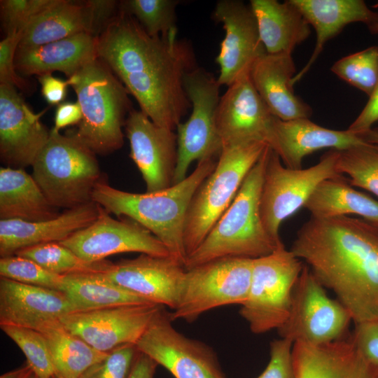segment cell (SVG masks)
<instances>
[{"mask_svg": "<svg viewBox=\"0 0 378 378\" xmlns=\"http://www.w3.org/2000/svg\"><path fill=\"white\" fill-rule=\"evenodd\" d=\"M316 32L314 49L302 69L292 80L294 85L309 71L326 43L337 36L347 25L364 24L372 34H378V12L363 0H292Z\"/></svg>", "mask_w": 378, "mask_h": 378, "instance_id": "cb8c5ba5", "label": "cell"}, {"mask_svg": "<svg viewBox=\"0 0 378 378\" xmlns=\"http://www.w3.org/2000/svg\"><path fill=\"white\" fill-rule=\"evenodd\" d=\"M296 68L290 53L265 52L253 64L251 80L271 113L281 120L309 118L312 107L293 90Z\"/></svg>", "mask_w": 378, "mask_h": 378, "instance_id": "d4e9b609", "label": "cell"}, {"mask_svg": "<svg viewBox=\"0 0 378 378\" xmlns=\"http://www.w3.org/2000/svg\"><path fill=\"white\" fill-rule=\"evenodd\" d=\"M82 119L80 104L76 102H62L57 105L55 114L53 130L59 132L61 129L78 125Z\"/></svg>", "mask_w": 378, "mask_h": 378, "instance_id": "7dc6e473", "label": "cell"}, {"mask_svg": "<svg viewBox=\"0 0 378 378\" xmlns=\"http://www.w3.org/2000/svg\"><path fill=\"white\" fill-rule=\"evenodd\" d=\"M349 337L363 356L378 363V321L356 323Z\"/></svg>", "mask_w": 378, "mask_h": 378, "instance_id": "ee69618b", "label": "cell"}, {"mask_svg": "<svg viewBox=\"0 0 378 378\" xmlns=\"http://www.w3.org/2000/svg\"><path fill=\"white\" fill-rule=\"evenodd\" d=\"M97 55L155 125L172 130L191 108L185 76L197 67L192 46L177 38L148 35L120 8L97 38Z\"/></svg>", "mask_w": 378, "mask_h": 378, "instance_id": "6da1fadb", "label": "cell"}, {"mask_svg": "<svg viewBox=\"0 0 378 378\" xmlns=\"http://www.w3.org/2000/svg\"><path fill=\"white\" fill-rule=\"evenodd\" d=\"M125 130L130 142V156L146 185L153 192L174 185L177 162V137L174 130L155 125L141 111L132 108Z\"/></svg>", "mask_w": 378, "mask_h": 378, "instance_id": "e0dca14e", "label": "cell"}, {"mask_svg": "<svg viewBox=\"0 0 378 378\" xmlns=\"http://www.w3.org/2000/svg\"><path fill=\"white\" fill-rule=\"evenodd\" d=\"M55 0H1V18L6 35L24 31L31 20Z\"/></svg>", "mask_w": 378, "mask_h": 378, "instance_id": "ab89813d", "label": "cell"}, {"mask_svg": "<svg viewBox=\"0 0 378 378\" xmlns=\"http://www.w3.org/2000/svg\"><path fill=\"white\" fill-rule=\"evenodd\" d=\"M330 70L370 97L378 83V45L340 58Z\"/></svg>", "mask_w": 378, "mask_h": 378, "instance_id": "d590c367", "label": "cell"}, {"mask_svg": "<svg viewBox=\"0 0 378 378\" xmlns=\"http://www.w3.org/2000/svg\"><path fill=\"white\" fill-rule=\"evenodd\" d=\"M92 26L88 1L55 0L25 28L18 47H35L80 33L91 34Z\"/></svg>", "mask_w": 378, "mask_h": 378, "instance_id": "f1b7e54d", "label": "cell"}, {"mask_svg": "<svg viewBox=\"0 0 378 378\" xmlns=\"http://www.w3.org/2000/svg\"><path fill=\"white\" fill-rule=\"evenodd\" d=\"M32 176L23 169L0 168V218L47 220L59 213Z\"/></svg>", "mask_w": 378, "mask_h": 378, "instance_id": "f546056e", "label": "cell"}, {"mask_svg": "<svg viewBox=\"0 0 378 378\" xmlns=\"http://www.w3.org/2000/svg\"><path fill=\"white\" fill-rule=\"evenodd\" d=\"M137 352L134 344L119 346L91 365L79 378H127Z\"/></svg>", "mask_w": 378, "mask_h": 378, "instance_id": "60d3db41", "label": "cell"}, {"mask_svg": "<svg viewBox=\"0 0 378 378\" xmlns=\"http://www.w3.org/2000/svg\"><path fill=\"white\" fill-rule=\"evenodd\" d=\"M30 378H40V377H38L36 375H35L34 374H33L32 376Z\"/></svg>", "mask_w": 378, "mask_h": 378, "instance_id": "f5cc1de1", "label": "cell"}, {"mask_svg": "<svg viewBox=\"0 0 378 378\" xmlns=\"http://www.w3.org/2000/svg\"><path fill=\"white\" fill-rule=\"evenodd\" d=\"M22 33L7 34L0 42V85L28 91L31 88L29 82L17 72L15 66V56Z\"/></svg>", "mask_w": 378, "mask_h": 378, "instance_id": "b9f144b4", "label": "cell"}, {"mask_svg": "<svg viewBox=\"0 0 378 378\" xmlns=\"http://www.w3.org/2000/svg\"><path fill=\"white\" fill-rule=\"evenodd\" d=\"M249 6L267 53L292 54L311 34V26L292 0H251Z\"/></svg>", "mask_w": 378, "mask_h": 378, "instance_id": "83f0119b", "label": "cell"}, {"mask_svg": "<svg viewBox=\"0 0 378 378\" xmlns=\"http://www.w3.org/2000/svg\"><path fill=\"white\" fill-rule=\"evenodd\" d=\"M216 163V158L199 161L184 180L153 192L123 191L102 179L94 189L92 202L109 214L130 218L143 225L164 244L172 258L184 266L187 253L183 234L188 209L194 194Z\"/></svg>", "mask_w": 378, "mask_h": 378, "instance_id": "3957f363", "label": "cell"}, {"mask_svg": "<svg viewBox=\"0 0 378 378\" xmlns=\"http://www.w3.org/2000/svg\"><path fill=\"white\" fill-rule=\"evenodd\" d=\"M293 343L284 338L270 343V359L257 378H295L293 362Z\"/></svg>", "mask_w": 378, "mask_h": 378, "instance_id": "7bdbcfd3", "label": "cell"}, {"mask_svg": "<svg viewBox=\"0 0 378 378\" xmlns=\"http://www.w3.org/2000/svg\"><path fill=\"white\" fill-rule=\"evenodd\" d=\"M96 153L72 133L50 130L48 141L32 164V176L55 208L73 209L92 202L104 179Z\"/></svg>", "mask_w": 378, "mask_h": 378, "instance_id": "8992f818", "label": "cell"}, {"mask_svg": "<svg viewBox=\"0 0 378 378\" xmlns=\"http://www.w3.org/2000/svg\"><path fill=\"white\" fill-rule=\"evenodd\" d=\"M38 331L46 342L56 374L65 377L79 378L108 354L94 349L66 330L59 321L47 324Z\"/></svg>", "mask_w": 378, "mask_h": 378, "instance_id": "d6a6232c", "label": "cell"}, {"mask_svg": "<svg viewBox=\"0 0 378 378\" xmlns=\"http://www.w3.org/2000/svg\"><path fill=\"white\" fill-rule=\"evenodd\" d=\"M336 168L340 174L348 176L351 186L378 197V146L367 144L339 150Z\"/></svg>", "mask_w": 378, "mask_h": 378, "instance_id": "e575fe53", "label": "cell"}, {"mask_svg": "<svg viewBox=\"0 0 378 378\" xmlns=\"http://www.w3.org/2000/svg\"><path fill=\"white\" fill-rule=\"evenodd\" d=\"M162 307L146 303L73 312L59 321L96 350L108 353L123 344H135Z\"/></svg>", "mask_w": 378, "mask_h": 378, "instance_id": "9a60e30c", "label": "cell"}, {"mask_svg": "<svg viewBox=\"0 0 378 378\" xmlns=\"http://www.w3.org/2000/svg\"><path fill=\"white\" fill-rule=\"evenodd\" d=\"M249 72L228 86L220 99L216 127L223 146L253 141L268 144L275 116L255 90Z\"/></svg>", "mask_w": 378, "mask_h": 378, "instance_id": "d6986e66", "label": "cell"}, {"mask_svg": "<svg viewBox=\"0 0 378 378\" xmlns=\"http://www.w3.org/2000/svg\"><path fill=\"white\" fill-rule=\"evenodd\" d=\"M15 255L30 259L45 270L62 276L80 272H102L110 262L103 260L86 262L59 242L29 246L18 251Z\"/></svg>", "mask_w": 378, "mask_h": 378, "instance_id": "836d02e7", "label": "cell"}, {"mask_svg": "<svg viewBox=\"0 0 378 378\" xmlns=\"http://www.w3.org/2000/svg\"><path fill=\"white\" fill-rule=\"evenodd\" d=\"M99 214L94 202L70 209L43 221L0 220V256L15 255L23 248L48 242H60L92 224Z\"/></svg>", "mask_w": 378, "mask_h": 378, "instance_id": "484cf974", "label": "cell"}, {"mask_svg": "<svg viewBox=\"0 0 378 378\" xmlns=\"http://www.w3.org/2000/svg\"><path fill=\"white\" fill-rule=\"evenodd\" d=\"M304 207L314 217L354 214L378 223V201L354 189L343 175L322 181Z\"/></svg>", "mask_w": 378, "mask_h": 378, "instance_id": "1f68e13d", "label": "cell"}, {"mask_svg": "<svg viewBox=\"0 0 378 378\" xmlns=\"http://www.w3.org/2000/svg\"><path fill=\"white\" fill-rule=\"evenodd\" d=\"M0 327L21 349L27 364L35 375L40 378H52L56 374L48 345L39 331L10 325Z\"/></svg>", "mask_w": 378, "mask_h": 378, "instance_id": "74e56055", "label": "cell"}, {"mask_svg": "<svg viewBox=\"0 0 378 378\" xmlns=\"http://www.w3.org/2000/svg\"><path fill=\"white\" fill-rule=\"evenodd\" d=\"M271 148L246 176L232 202L200 246L188 255L184 265L191 269L216 259L237 257L255 259L272 253L282 243L265 230L260 211L265 170Z\"/></svg>", "mask_w": 378, "mask_h": 378, "instance_id": "277c9868", "label": "cell"}, {"mask_svg": "<svg viewBox=\"0 0 378 378\" xmlns=\"http://www.w3.org/2000/svg\"><path fill=\"white\" fill-rule=\"evenodd\" d=\"M47 110L35 113L15 88L0 85V158L7 167L32 166L50 137L40 121Z\"/></svg>", "mask_w": 378, "mask_h": 378, "instance_id": "ac0fdd59", "label": "cell"}, {"mask_svg": "<svg viewBox=\"0 0 378 378\" xmlns=\"http://www.w3.org/2000/svg\"><path fill=\"white\" fill-rule=\"evenodd\" d=\"M34 374L31 368L26 364L23 367L7 372L0 378H30Z\"/></svg>", "mask_w": 378, "mask_h": 378, "instance_id": "681fc988", "label": "cell"}, {"mask_svg": "<svg viewBox=\"0 0 378 378\" xmlns=\"http://www.w3.org/2000/svg\"><path fill=\"white\" fill-rule=\"evenodd\" d=\"M107 279L148 301L176 307L186 269L171 257L141 253L133 259L109 262L101 272Z\"/></svg>", "mask_w": 378, "mask_h": 378, "instance_id": "ffe728a7", "label": "cell"}, {"mask_svg": "<svg viewBox=\"0 0 378 378\" xmlns=\"http://www.w3.org/2000/svg\"><path fill=\"white\" fill-rule=\"evenodd\" d=\"M377 6V7H378V2H377V6Z\"/></svg>", "mask_w": 378, "mask_h": 378, "instance_id": "db71d44e", "label": "cell"}, {"mask_svg": "<svg viewBox=\"0 0 378 378\" xmlns=\"http://www.w3.org/2000/svg\"><path fill=\"white\" fill-rule=\"evenodd\" d=\"M253 263L251 258L228 257L186 270L172 320L192 322L210 309L241 305L248 298Z\"/></svg>", "mask_w": 378, "mask_h": 378, "instance_id": "9c48e42d", "label": "cell"}, {"mask_svg": "<svg viewBox=\"0 0 378 378\" xmlns=\"http://www.w3.org/2000/svg\"><path fill=\"white\" fill-rule=\"evenodd\" d=\"M172 321L162 307L135 344L137 350L175 378H227L213 349L179 332Z\"/></svg>", "mask_w": 378, "mask_h": 378, "instance_id": "4fadbf2b", "label": "cell"}, {"mask_svg": "<svg viewBox=\"0 0 378 378\" xmlns=\"http://www.w3.org/2000/svg\"><path fill=\"white\" fill-rule=\"evenodd\" d=\"M67 79L82 111V119L72 134L98 155L120 149L124 143L125 116L132 109L124 85L99 57Z\"/></svg>", "mask_w": 378, "mask_h": 378, "instance_id": "5b68a950", "label": "cell"}, {"mask_svg": "<svg viewBox=\"0 0 378 378\" xmlns=\"http://www.w3.org/2000/svg\"><path fill=\"white\" fill-rule=\"evenodd\" d=\"M351 321L346 307L331 299L304 265L293 290L288 316L277 330L281 338L293 344L321 345L346 337Z\"/></svg>", "mask_w": 378, "mask_h": 378, "instance_id": "8fae6325", "label": "cell"}, {"mask_svg": "<svg viewBox=\"0 0 378 378\" xmlns=\"http://www.w3.org/2000/svg\"><path fill=\"white\" fill-rule=\"evenodd\" d=\"M52 378H68V377H65L59 375L57 374H55Z\"/></svg>", "mask_w": 378, "mask_h": 378, "instance_id": "816d5d0a", "label": "cell"}, {"mask_svg": "<svg viewBox=\"0 0 378 378\" xmlns=\"http://www.w3.org/2000/svg\"><path fill=\"white\" fill-rule=\"evenodd\" d=\"M59 243L89 263L128 252L171 257L164 244L148 229L130 218L115 219L100 205L92 224Z\"/></svg>", "mask_w": 378, "mask_h": 378, "instance_id": "5bb4252c", "label": "cell"}, {"mask_svg": "<svg viewBox=\"0 0 378 378\" xmlns=\"http://www.w3.org/2000/svg\"><path fill=\"white\" fill-rule=\"evenodd\" d=\"M290 251L334 292L354 324L378 321V223L349 216H311Z\"/></svg>", "mask_w": 378, "mask_h": 378, "instance_id": "7a4b0ae2", "label": "cell"}, {"mask_svg": "<svg viewBox=\"0 0 378 378\" xmlns=\"http://www.w3.org/2000/svg\"><path fill=\"white\" fill-rule=\"evenodd\" d=\"M304 265L283 242L272 253L253 259L248 298L239 311L253 333L277 330L286 321Z\"/></svg>", "mask_w": 378, "mask_h": 378, "instance_id": "ba28073f", "label": "cell"}, {"mask_svg": "<svg viewBox=\"0 0 378 378\" xmlns=\"http://www.w3.org/2000/svg\"><path fill=\"white\" fill-rule=\"evenodd\" d=\"M220 85L210 72L197 67L184 78V88L192 111L176 127L177 162L174 184L184 180L191 163L219 156L223 143L216 127Z\"/></svg>", "mask_w": 378, "mask_h": 378, "instance_id": "7c38bea8", "label": "cell"}, {"mask_svg": "<svg viewBox=\"0 0 378 378\" xmlns=\"http://www.w3.org/2000/svg\"><path fill=\"white\" fill-rule=\"evenodd\" d=\"M359 136L367 143L378 146V127H372Z\"/></svg>", "mask_w": 378, "mask_h": 378, "instance_id": "f907efd6", "label": "cell"}, {"mask_svg": "<svg viewBox=\"0 0 378 378\" xmlns=\"http://www.w3.org/2000/svg\"><path fill=\"white\" fill-rule=\"evenodd\" d=\"M41 84V94L50 105H59L62 103L66 95V89L69 85V80H62L55 77L52 73L37 76Z\"/></svg>", "mask_w": 378, "mask_h": 378, "instance_id": "bcb514c9", "label": "cell"}, {"mask_svg": "<svg viewBox=\"0 0 378 378\" xmlns=\"http://www.w3.org/2000/svg\"><path fill=\"white\" fill-rule=\"evenodd\" d=\"M158 363L138 351L127 378H153Z\"/></svg>", "mask_w": 378, "mask_h": 378, "instance_id": "c3c4849f", "label": "cell"}, {"mask_svg": "<svg viewBox=\"0 0 378 378\" xmlns=\"http://www.w3.org/2000/svg\"><path fill=\"white\" fill-rule=\"evenodd\" d=\"M60 291L66 295L74 312L153 303L111 281L101 272H80L64 275Z\"/></svg>", "mask_w": 378, "mask_h": 378, "instance_id": "4dcf8cb0", "label": "cell"}, {"mask_svg": "<svg viewBox=\"0 0 378 378\" xmlns=\"http://www.w3.org/2000/svg\"><path fill=\"white\" fill-rule=\"evenodd\" d=\"M177 0H127L120 1L121 8L133 16L146 33L153 37H165L176 29Z\"/></svg>", "mask_w": 378, "mask_h": 378, "instance_id": "8d00e7d4", "label": "cell"}, {"mask_svg": "<svg viewBox=\"0 0 378 378\" xmlns=\"http://www.w3.org/2000/svg\"><path fill=\"white\" fill-rule=\"evenodd\" d=\"M73 312L71 303L62 291L0 279V326L38 330Z\"/></svg>", "mask_w": 378, "mask_h": 378, "instance_id": "7402d4cb", "label": "cell"}, {"mask_svg": "<svg viewBox=\"0 0 378 378\" xmlns=\"http://www.w3.org/2000/svg\"><path fill=\"white\" fill-rule=\"evenodd\" d=\"M367 144L348 130L328 129L309 118L284 121L276 117L268 141L283 164L292 169H302L304 157L315 151L323 148L344 150Z\"/></svg>", "mask_w": 378, "mask_h": 378, "instance_id": "44dd1931", "label": "cell"}, {"mask_svg": "<svg viewBox=\"0 0 378 378\" xmlns=\"http://www.w3.org/2000/svg\"><path fill=\"white\" fill-rule=\"evenodd\" d=\"M295 378H378V363L363 356L349 335L330 343L293 345Z\"/></svg>", "mask_w": 378, "mask_h": 378, "instance_id": "603a6c76", "label": "cell"}, {"mask_svg": "<svg viewBox=\"0 0 378 378\" xmlns=\"http://www.w3.org/2000/svg\"><path fill=\"white\" fill-rule=\"evenodd\" d=\"M360 113L347 129L351 132L360 135L378 121V83Z\"/></svg>", "mask_w": 378, "mask_h": 378, "instance_id": "f6af8a7d", "label": "cell"}, {"mask_svg": "<svg viewBox=\"0 0 378 378\" xmlns=\"http://www.w3.org/2000/svg\"><path fill=\"white\" fill-rule=\"evenodd\" d=\"M267 146L263 141H253L223 146L216 168L199 186L188 209L183 234L187 256L230 206Z\"/></svg>", "mask_w": 378, "mask_h": 378, "instance_id": "52a82bcc", "label": "cell"}, {"mask_svg": "<svg viewBox=\"0 0 378 378\" xmlns=\"http://www.w3.org/2000/svg\"><path fill=\"white\" fill-rule=\"evenodd\" d=\"M213 18L223 24L225 30L216 58L220 68L217 80L220 85L228 87L249 72L254 62L266 51L249 5L239 0L218 1Z\"/></svg>", "mask_w": 378, "mask_h": 378, "instance_id": "2e32d148", "label": "cell"}, {"mask_svg": "<svg viewBox=\"0 0 378 378\" xmlns=\"http://www.w3.org/2000/svg\"><path fill=\"white\" fill-rule=\"evenodd\" d=\"M339 150L331 149L310 167L292 169L285 167L271 148L266 164L260 201V216L270 236L281 242L282 222L304 204L323 181L342 176L336 168Z\"/></svg>", "mask_w": 378, "mask_h": 378, "instance_id": "30bf717a", "label": "cell"}, {"mask_svg": "<svg viewBox=\"0 0 378 378\" xmlns=\"http://www.w3.org/2000/svg\"><path fill=\"white\" fill-rule=\"evenodd\" d=\"M0 276L20 283L61 290L63 276L52 273L34 261L12 255L0 258Z\"/></svg>", "mask_w": 378, "mask_h": 378, "instance_id": "f35d334b", "label": "cell"}, {"mask_svg": "<svg viewBox=\"0 0 378 378\" xmlns=\"http://www.w3.org/2000/svg\"><path fill=\"white\" fill-rule=\"evenodd\" d=\"M97 58V38L80 33L35 47H18L15 66L24 76L60 71L69 78Z\"/></svg>", "mask_w": 378, "mask_h": 378, "instance_id": "4316f807", "label": "cell"}]
</instances>
